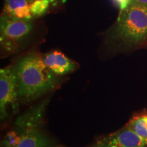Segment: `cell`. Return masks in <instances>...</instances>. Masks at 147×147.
I'll use <instances>...</instances> for the list:
<instances>
[{"mask_svg": "<svg viewBox=\"0 0 147 147\" xmlns=\"http://www.w3.org/2000/svg\"><path fill=\"white\" fill-rule=\"evenodd\" d=\"M47 147H63L61 145H51V146H47Z\"/></svg>", "mask_w": 147, "mask_h": 147, "instance_id": "cell-14", "label": "cell"}, {"mask_svg": "<svg viewBox=\"0 0 147 147\" xmlns=\"http://www.w3.org/2000/svg\"><path fill=\"white\" fill-rule=\"evenodd\" d=\"M126 125L147 140V110L134 115Z\"/></svg>", "mask_w": 147, "mask_h": 147, "instance_id": "cell-10", "label": "cell"}, {"mask_svg": "<svg viewBox=\"0 0 147 147\" xmlns=\"http://www.w3.org/2000/svg\"><path fill=\"white\" fill-rule=\"evenodd\" d=\"M17 81L14 66L0 70V117L5 121L15 115L19 107Z\"/></svg>", "mask_w": 147, "mask_h": 147, "instance_id": "cell-5", "label": "cell"}, {"mask_svg": "<svg viewBox=\"0 0 147 147\" xmlns=\"http://www.w3.org/2000/svg\"><path fill=\"white\" fill-rule=\"evenodd\" d=\"M53 145L43 128L38 129L18 138L12 147H47Z\"/></svg>", "mask_w": 147, "mask_h": 147, "instance_id": "cell-9", "label": "cell"}, {"mask_svg": "<svg viewBox=\"0 0 147 147\" xmlns=\"http://www.w3.org/2000/svg\"><path fill=\"white\" fill-rule=\"evenodd\" d=\"M117 6L119 7L120 11L125 9L131 2V0H113Z\"/></svg>", "mask_w": 147, "mask_h": 147, "instance_id": "cell-12", "label": "cell"}, {"mask_svg": "<svg viewBox=\"0 0 147 147\" xmlns=\"http://www.w3.org/2000/svg\"><path fill=\"white\" fill-rule=\"evenodd\" d=\"M49 102V99H45L20 115L12 129L5 136L2 141L3 146L12 147L18 138L23 134L43 128L44 117Z\"/></svg>", "mask_w": 147, "mask_h": 147, "instance_id": "cell-3", "label": "cell"}, {"mask_svg": "<svg viewBox=\"0 0 147 147\" xmlns=\"http://www.w3.org/2000/svg\"><path fill=\"white\" fill-rule=\"evenodd\" d=\"M93 147H147V140L125 125L118 131L100 137Z\"/></svg>", "mask_w": 147, "mask_h": 147, "instance_id": "cell-6", "label": "cell"}, {"mask_svg": "<svg viewBox=\"0 0 147 147\" xmlns=\"http://www.w3.org/2000/svg\"><path fill=\"white\" fill-rule=\"evenodd\" d=\"M42 57L48 68L58 76H63L74 72L79 67L76 61L57 51L48 53Z\"/></svg>", "mask_w": 147, "mask_h": 147, "instance_id": "cell-7", "label": "cell"}, {"mask_svg": "<svg viewBox=\"0 0 147 147\" xmlns=\"http://www.w3.org/2000/svg\"><path fill=\"white\" fill-rule=\"evenodd\" d=\"M48 1H50L51 3H53V2H55V1H57V0H48Z\"/></svg>", "mask_w": 147, "mask_h": 147, "instance_id": "cell-15", "label": "cell"}, {"mask_svg": "<svg viewBox=\"0 0 147 147\" xmlns=\"http://www.w3.org/2000/svg\"><path fill=\"white\" fill-rule=\"evenodd\" d=\"M131 1L147 8V0H131Z\"/></svg>", "mask_w": 147, "mask_h": 147, "instance_id": "cell-13", "label": "cell"}, {"mask_svg": "<svg viewBox=\"0 0 147 147\" xmlns=\"http://www.w3.org/2000/svg\"><path fill=\"white\" fill-rule=\"evenodd\" d=\"M115 36L127 45H137L147 40V8L131 1L119 12Z\"/></svg>", "mask_w": 147, "mask_h": 147, "instance_id": "cell-2", "label": "cell"}, {"mask_svg": "<svg viewBox=\"0 0 147 147\" xmlns=\"http://www.w3.org/2000/svg\"><path fill=\"white\" fill-rule=\"evenodd\" d=\"M48 0H33L31 3V12L34 17H38L45 14L50 4Z\"/></svg>", "mask_w": 147, "mask_h": 147, "instance_id": "cell-11", "label": "cell"}, {"mask_svg": "<svg viewBox=\"0 0 147 147\" xmlns=\"http://www.w3.org/2000/svg\"><path fill=\"white\" fill-rule=\"evenodd\" d=\"M33 0H5L3 14L18 19L30 21L34 17L31 12Z\"/></svg>", "mask_w": 147, "mask_h": 147, "instance_id": "cell-8", "label": "cell"}, {"mask_svg": "<svg viewBox=\"0 0 147 147\" xmlns=\"http://www.w3.org/2000/svg\"><path fill=\"white\" fill-rule=\"evenodd\" d=\"M13 66L20 102H34L57 89L63 82L61 76L48 68L42 56L36 53L23 57Z\"/></svg>", "mask_w": 147, "mask_h": 147, "instance_id": "cell-1", "label": "cell"}, {"mask_svg": "<svg viewBox=\"0 0 147 147\" xmlns=\"http://www.w3.org/2000/svg\"><path fill=\"white\" fill-rule=\"evenodd\" d=\"M33 29L30 21L10 17L3 14L0 23V42L1 47L8 53L18 51L21 44Z\"/></svg>", "mask_w": 147, "mask_h": 147, "instance_id": "cell-4", "label": "cell"}]
</instances>
